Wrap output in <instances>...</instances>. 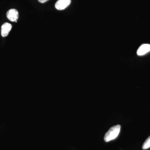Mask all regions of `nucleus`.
Wrapping results in <instances>:
<instances>
[{"label": "nucleus", "instance_id": "obj_1", "mask_svg": "<svg viewBox=\"0 0 150 150\" xmlns=\"http://www.w3.org/2000/svg\"><path fill=\"white\" fill-rule=\"evenodd\" d=\"M121 128V126L120 125H115L111 127L105 135L104 137L105 142H110L116 139L120 133Z\"/></svg>", "mask_w": 150, "mask_h": 150}, {"label": "nucleus", "instance_id": "obj_2", "mask_svg": "<svg viewBox=\"0 0 150 150\" xmlns=\"http://www.w3.org/2000/svg\"><path fill=\"white\" fill-rule=\"evenodd\" d=\"M6 16L10 21L17 22L19 16L18 11L15 9H11L8 11Z\"/></svg>", "mask_w": 150, "mask_h": 150}, {"label": "nucleus", "instance_id": "obj_3", "mask_svg": "<svg viewBox=\"0 0 150 150\" xmlns=\"http://www.w3.org/2000/svg\"><path fill=\"white\" fill-rule=\"evenodd\" d=\"M71 3V0H59L55 4V8L58 10H63L67 8Z\"/></svg>", "mask_w": 150, "mask_h": 150}, {"label": "nucleus", "instance_id": "obj_4", "mask_svg": "<svg viewBox=\"0 0 150 150\" xmlns=\"http://www.w3.org/2000/svg\"><path fill=\"white\" fill-rule=\"evenodd\" d=\"M11 25L8 23H5L2 25L1 28V35L3 37H5L7 36L11 29Z\"/></svg>", "mask_w": 150, "mask_h": 150}, {"label": "nucleus", "instance_id": "obj_5", "mask_svg": "<svg viewBox=\"0 0 150 150\" xmlns=\"http://www.w3.org/2000/svg\"><path fill=\"white\" fill-rule=\"evenodd\" d=\"M150 51V44H144L140 46L138 51L137 55L139 56H143Z\"/></svg>", "mask_w": 150, "mask_h": 150}, {"label": "nucleus", "instance_id": "obj_6", "mask_svg": "<svg viewBox=\"0 0 150 150\" xmlns=\"http://www.w3.org/2000/svg\"><path fill=\"white\" fill-rule=\"evenodd\" d=\"M150 148V136L146 140L142 146V149L143 150L147 149Z\"/></svg>", "mask_w": 150, "mask_h": 150}, {"label": "nucleus", "instance_id": "obj_7", "mask_svg": "<svg viewBox=\"0 0 150 150\" xmlns=\"http://www.w3.org/2000/svg\"><path fill=\"white\" fill-rule=\"evenodd\" d=\"M48 1V0H38V1L40 3H44Z\"/></svg>", "mask_w": 150, "mask_h": 150}]
</instances>
